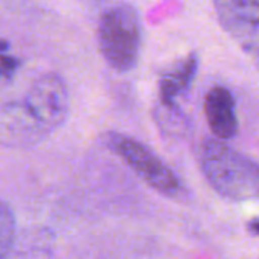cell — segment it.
I'll return each mask as SVG.
<instances>
[{
	"label": "cell",
	"instance_id": "6da1fadb",
	"mask_svg": "<svg viewBox=\"0 0 259 259\" xmlns=\"http://www.w3.org/2000/svg\"><path fill=\"white\" fill-rule=\"evenodd\" d=\"M199 164L209 185L225 199L246 202L259 199V162L217 138L200 147Z\"/></svg>",
	"mask_w": 259,
	"mask_h": 259
},
{
	"label": "cell",
	"instance_id": "7a4b0ae2",
	"mask_svg": "<svg viewBox=\"0 0 259 259\" xmlns=\"http://www.w3.org/2000/svg\"><path fill=\"white\" fill-rule=\"evenodd\" d=\"M97 42L111 68L120 73L134 70L143 44V23L137 8L115 5L103 11L97 26Z\"/></svg>",
	"mask_w": 259,
	"mask_h": 259
},
{
	"label": "cell",
	"instance_id": "3957f363",
	"mask_svg": "<svg viewBox=\"0 0 259 259\" xmlns=\"http://www.w3.org/2000/svg\"><path fill=\"white\" fill-rule=\"evenodd\" d=\"M105 144L140 179L159 194L171 199H178L184 194V185L179 176L141 141L118 132H109L105 135Z\"/></svg>",
	"mask_w": 259,
	"mask_h": 259
},
{
	"label": "cell",
	"instance_id": "277c9868",
	"mask_svg": "<svg viewBox=\"0 0 259 259\" xmlns=\"http://www.w3.org/2000/svg\"><path fill=\"white\" fill-rule=\"evenodd\" d=\"M21 103L33 121L47 134L58 129L68 115L67 85L59 74L46 73L32 83Z\"/></svg>",
	"mask_w": 259,
	"mask_h": 259
},
{
	"label": "cell",
	"instance_id": "5b68a950",
	"mask_svg": "<svg viewBox=\"0 0 259 259\" xmlns=\"http://www.w3.org/2000/svg\"><path fill=\"white\" fill-rule=\"evenodd\" d=\"M214 9L225 32L246 53L259 58V2L217 0Z\"/></svg>",
	"mask_w": 259,
	"mask_h": 259
},
{
	"label": "cell",
	"instance_id": "8992f818",
	"mask_svg": "<svg viewBox=\"0 0 259 259\" xmlns=\"http://www.w3.org/2000/svg\"><path fill=\"white\" fill-rule=\"evenodd\" d=\"M205 115L208 126L220 141L232 140L238 134V118L235 111V99L231 90L217 85L212 87L205 97Z\"/></svg>",
	"mask_w": 259,
	"mask_h": 259
},
{
	"label": "cell",
	"instance_id": "52a82bcc",
	"mask_svg": "<svg viewBox=\"0 0 259 259\" xmlns=\"http://www.w3.org/2000/svg\"><path fill=\"white\" fill-rule=\"evenodd\" d=\"M199 56L193 52L187 55L182 61L173 65L170 70L162 73L159 79V97L164 106L176 108V99L185 94L197 74Z\"/></svg>",
	"mask_w": 259,
	"mask_h": 259
},
{
	"label": "cell",
	"instance_id": "ba28073f",
	"mask_svg": "<svg viewBox=\"0 0 259 259\" xmlns=\"http://www.w3.org/2000/svg\"><path fill=\"white\" fill-rule=\"evenodd\" d=\"M17 235V222L12 209L8 203L0 200V259H6L15 243Z\"/></svg>",
	"mask_w": 259,
	"mask_h": 259
},
{
	"label": "cell",
	"instance_id": "9c48e42d",
	"mask_svg": "<svg viewBox=\"0 0 259 259\" xmlns=\"http://www.w3.org/2000/svg\"><path fill=\"white\" fill-rule=\"evenodd\" d=\"M6 50H8V42L0 39V79L12 76L17 67L20 65V61L17 58L6 55Z\"/></svg>",
	"mask_w": 259,
	"mask_h": 259
},
{
	"label": "cell",
	"instance_id": "30bf717a",
	"mask_svg": "<svg viewBox=\"0 0 259 259\" xmlns=\"http://www.w3.org/2000/svg\"><path fill=\"white\" fill-rule=\"evenodd\" d=\"M247 229L249 232H252L253 235H258L259 237V219H253L247 223Z\"/></svg>",
	"mask_w": 259,
	"mask_h": 259
}]
</instances>
